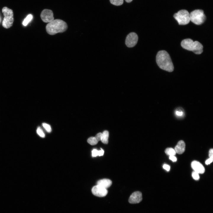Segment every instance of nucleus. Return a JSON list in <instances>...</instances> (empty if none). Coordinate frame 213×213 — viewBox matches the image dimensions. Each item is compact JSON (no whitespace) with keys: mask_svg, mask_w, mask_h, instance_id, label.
<instances>
[{"mask_svg":"<svg viewBox=\"0 0 213 213\" xmlns=\"http://www.w3.org/2000/svg\"><path fill=\"white\" fill-rule=\"evenodd\" d=\"M156 61L158 65L161 69L170 72L173 71L174 67L172 61L166 51H159L157 54Z\"/></svg>","mask_w":213,"mask_h":213,"instance_id":"obj_1","label":"nucleus"},{"mask_svg":"<svg viewBox=\"0 0 213 213\" xmlns=\"http://www.w3.org/2000/svg\"><path fill=\"white\" fill-rule=\"evenodd\" d=\"M67 28V23L63 20L59 19L54 20L49 22L46 28L47 33L51 35L64 32Z\"/></svg>","mask_w":213,"mask_h":213,"instance_id":"obj_2","label":"nucleus"},{"mask_svg":"<svg viewBox=\"0 0 213 213\" xmlns=\"http://www.w3.org/2000/svg\"><path fill=\"white\" fill-rule=\"evenodd\" d=\"M181 46L184 49L192 51L195 54H200L203 51V46L199 42L197 41H193L190 38L182 40L181 43Z\"/></svg>","mask_w":213,"mask_h":213,"instance_id":"obj_3","label":"nucleus"},{"mask_svg":"<svg viewBox=\"0 0 213 213\" xmlns=\"http://www.w3.org/2000/svg\"><path fill=\"white\" fill-rule=\"evenodd\" d=\"M2 11L4 16L2 25L5 28H9L12 25L14 21L13 11L7 7H4Z\"/></svg>","mask_w":213,"mask_h":213,"instance_id":"obj_4","label":"nucleus"},{"mask_svg":"<svg viewBox=\"0 0 213 213\" xmlns=\"http://www.w3.org/2000/svg\"><path fill=\"white\" fill-rule=\"evenodd\" d=\"M190 21L197 25L203 23L206 19L204 11L201 9L195 10L190 14Z\"/></svg>","mask_w":213,"mask_h":213,"instance_id":"obj_5","label":"nucleus"},{"mask_svg":"<svg viewBox=\"0 0 213 213\" xmlns=\"http://www.w3.org/2000/svg\"><path fill=\"white\" fill-rule=\"evenodd\" d=\"M173 17L180 25H187L190 21V14L185 9L179 11L174 14Z\"/></svg>","mask_w":213,"mask_h":213,"instance_id":"obj_6","label":"nucleus"},{"mask_svg":"<svg viewBox=\"0 0 213 213\" xmlns=\"http://www.w3.org/2000/svg\"><path fill=\"white\" fill-rule=\"evenodd\" d=\"M138 40V36L134 32H131L129 33L126 37L125 44L128 47H133L136 44Z\"/></svg>","mask_w":213,"mask_h":213,"instance_id":"obj_7","label":"nucleus"},{"mask_svg":"<svg viewBox=\"0 0 213 213\" xmlns=\"http://www.w3.org/2000/svg\"><path fill=\"white\" fill-rule=\"evenodd\" d=\"M92 192V193L96 196L103 197L107 194L108 191L106 189L99 185H97L93 187Z\"/></svg>","mask_w":213,"mask_h":213,"instance_id":"obj_8","label":"nucleus"},{"mask_svg":"<svg viewBox=\"0 0 213 213\" xmlns=\"http://www.w3.org/2000/svg\"><path fill=\"white\" fill-rule=\"evenodd\" d=\"M41 17L43 21L45 22H49L54 20L52 11L46 9L42 11Z\"/></svg>","mask_w":213,"mask_h":213,"instance_id":"obj_9","label":"nucleus"},{"mask_svg":"<svg viewBox=\"0 0 213 213\" xmlns=\"http://www.w3.org/2000/svg\"><path fill=\"white\" fill-rule=\"evenodd\" d=\"M142 200V196L141 192L135 191L130 196L128 200L129 202L132 204L140 203Z\"/></svg>","mask_w":213,"mask_h":213,"instance_id":"obj_10","label":"nucleus"},{"mask_svg":"<svg viewBox=\"0 0 213 213\" xmlns=\"http://www.w3.org/2000/svg\"><path fill=\"white\" fill-rule=\"evenodd\" d=\"M191 167L194 171L199 174H203L205 172V169L204 167L198 161H193L191 163Z\"/></svg>","mask_w":213,"mask_h":213,"instance_id":"obj_11","label":"nucleus"},{"mask_svg":"<svg viewBox=\"0 0 213 213\" xmlns=\"http://www.w3.org/2000/svg\"><path fill=\"white\" fill-rule=\"evenodd\" d=\"M185 147V143L183 141L181 140L178 142L174 149L176 153L178 154H181L184 152Z\"/></svg>","mask_w":213,"mask_h":213,"instance_id":"obj_12","label":"nucleus"},{"mask_svg":"<svg viewBox=\"0 0 213 213\" xmlns=\"http://www.w3.org/2000/svg\"><path fill=\"white\" fill-rule=\"evenodd\" d=\"M112 181L108 179H103L98 180L97 183V185H99L105 188L109 187L112 185Z\"/></svg>","mask_w":213,"mask_h":213,"instance_id":"obj_13","label":"nucleus"},{"mask_svg":"<svg viewBox=\"0 0 213 213\" xmlns=\"http://www.w3.org/2000/svg\"><path fill=\"white\" fill-rule=\"evenodd\" d=\"M109 133L107 130L104 131L102 133L101 141L102 143L107 144L108 143Z\"/></svg>","mask_w":213,"mask_h":213,"instance_id":"obj_14","label":"nucleus"},{"mask_svg":"<svg viewBox=\"0 0 213 213\" xmlns=\"http://www.w3.org/2000/svg\"><path fill=\"white\" fill-rule=\"evenodd\" d=\"M101 150H98L96 149H93L92 151V156L93 157H96L97 156H102L104 155V151L101 148Z\"/></svg>","mask_w":213,"mask_h":213,"instance_id":"obj_15","label":"nucleus"},{"mask_svg":"<svg viewBox=\"0 0 213 213\" xmlns=\"http://www.w3.org/2000/svg\"><path fill=\"white\" fill-rule=\"evenodd\" d=\"M165 152L167 154L170 156H175L176 153L175 149L171 148H168L166 149Z\"/></svg>","mask_w":213,"mask_h":213,"instance_id":"obj_16","label":"nucleus"},{"mask_svg":"<svg viewBox=\"0 0 213 213\" xmlns=\"http://www.w3.org/2000/svg\"><path fill=\"white\" fill-rule=\"evenodd\" d=\"M88 142L92 145H94L96 144L98 141L96 138L94 137H91L89 138L87 140Z\"/></svg>","mask_w":213,"mask_h":213,"instance_id":"obj_17","label":"nucleus"},{"mask_svg":"<svg viewBox=\"0 0 213 213\" xmlns=\"http://www.w3.org/2000/svg\"><path fill=\"white\" fill-rule=\"evenodd\" d=\"M33 15L31 14L28 15L25 19L22 22V24L24 26H26L30 22L33 18Z\"/></svg>","mask_w":213,"mask_h":213,"instance_id":"obj_18","label":"nucleus"},{"mask_svg":"<svg viewBox=\"0 0 213 213\" xmlns=\"http://www.w3.org/2000/svg\"><path fill=\"white\" fill-rule=\"evenodd\" d=\"M110 3L116 6H120L123 3V0H110Z\"/></svg>","mask_w":213,"mask_h":213,"instance_id":"obj_19","label":"nucleus"},{"mask_svg":"<svg viewBox=\"0 0 213 213\" xmlns=\"http://www.w3.org/2000/svg\"><path fill=\"white\" fill-rule=\"evenodd\" d=\"M37 134L41 137L44 138L45 137V135L43 131L40 127H38L37 128L36 130Z\"/></svg>","mask_w":213,"mask_h":213,"instance_id":"obj_20","label":"nucleus"},{"mask_svg":"<svg viewBox=\"0 0 213 213\" xmlns=\"http://www.w3.org/2000/svg\"><path fill=\"white\" fill-rule=\"evenodd\" d=\"M42 125L47 132L50 133L51 132V129L50 125L44 123L42 124Z\"/></svg>","mask_w":213,"mask_h":213,"instance_id":"obj_21","label":"nucleus"},{"mask_svg":"<svg viewBox=\"0 0 213 213\" xmlns=\"http://www.w3.org/2000/svg\"><path fill=\"white\" fill-rule=\"evenodd\" d=\"M192 176L193 179L196 180H198L199 179V174L195 171L192 172Z\"/></svg>","mask_w":213,"mask_h":213,"instance_id":"obj_22","label":"nucleus"},{"mask_svg":"<svg viewBox=\"0 0 213 213\" xmlns=\"http://www.w3.org/2000/svg\"><path fill=\"white\" fill-rule=\"evenodd\" d=\"M102 135V133H99L96 135L95 137L98 141L101 140Z\"/></svg>","mask_w":213,"mask_h":213,"instance_id":"obj_23","label":"nucleus"},{"mask_svg":"<svg viewBox=\"0 0 213 213\" xmlns=\"http://www.w3.org/2000/svg\"><path fill=\"white\" fill-rule=\"evenodd\" d=\"M213 157H210L206 160L205 163L208 165L212 163L213 161Z\"/></svg>","mask_w":213,"mask_h":213,"instance_id":"obj_24","label":"nucleus"},{"mask_svg":"<svg viewBox=\"0 0 213 213\" xmlns=\"http://www.w3.org/2000/svg\"><path fill=\"white\" fill-rule=\"evenodd\" d=\"M163 168L164 169L168 171L170 169V167L169 165L167 164H164L163 165Z\"/></svg>","mask_w":213,"mask_h":213,"instance_id":"obj_25","label":"nucleus"},{"mask_svg":"<svg viewBox=\"0 0 213 213\" xmlns=\"http://www.w3.org/2000/svg\"><path fill=\"white\" fill-rule=\"evenodd\" d=\"M169 159L173 162H176L177 159L175 156H169Z\"/></svg>","mask_w":213,"mask_h":213,"instance_id":"obj_26","label":"nucleus"},{"mask_svg":"<svg viewBox=\"0 0 213 213\" xmlns=\"http://www.w3.org/2000/svg\"><path fill=\"white\" fill-rule=\"evenodd\" d=\"M209 158L213 157V149H210L209 151Z\"/></svg>","mask_w":213,"mask_h":213,"instance_id":"obj_27","label":"nucleus"},{"mask_svg":"<svg viewBox=\"0 0 213 213\" xmlns=\"http://www.w3.org/2000/svg\"><path fill=\"white\" fill-rule=\"evenodd\" d=\"M175 114H176L178 116H182L183 114V112H182L181 111H177L175 112Z\"/></svg>","mask_w":213,"mask_h":213,"instance_id":"obj_28","label":"nucleus"},{"mask_svg":"<svg viewBox=\"0 0 213 213\" xmlns=\"http://www.w3.org/2000/svg\"><path fill=\"white\" fill-rule=\"evenodd\" d=\"M128 3H129L131 2L133 0H125Z\"/></svg>","mask_w":213,"mask_h":213,"instance_id":"obj_29","label":"nucleus"},{"mask_svg":"<svg viewBox=\"0 0 213 213\" xmlns=\"http://www.w3.org/2000/svg\"></svg>","mask_w":213,"mask_h":213,"instance_id":"obj_30","label":"nucleus"}]
</instances>
